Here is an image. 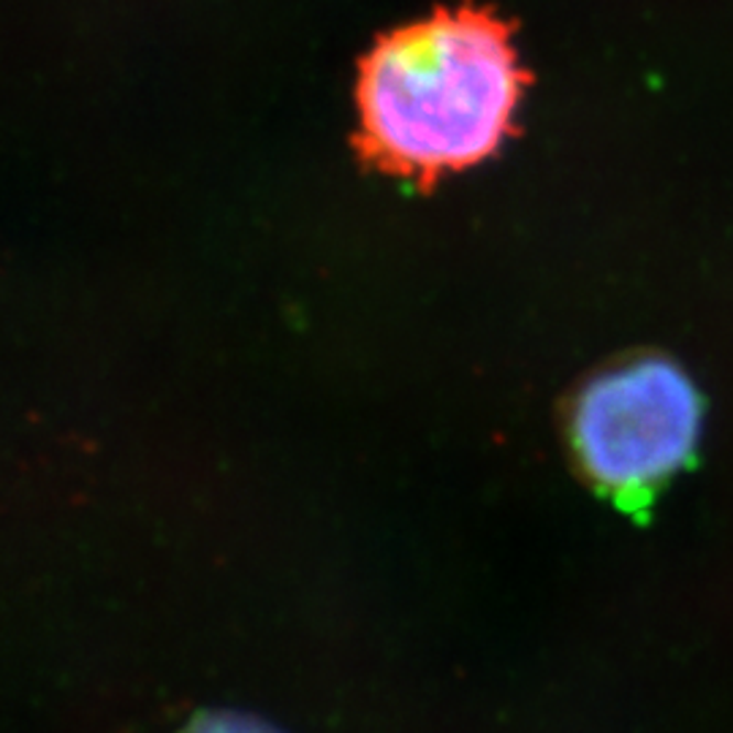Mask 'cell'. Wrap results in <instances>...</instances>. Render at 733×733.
I'll return each mask as SVG.
<instances>
[{
  "label": "cell",
  "mask_w": 733,
  "mask_h": 733,
  "mask_svg": "<svg viewBox=\"0 0 733 733\" xmlns=\"http://www.w3.org/2000/svg\"><path fill=\"white\" fill-rule=\"evenodd\" d=\"M521 90L511 31L495 11L438 9L365 55L356 144L386 174L435 183L495 155Z\"/></svg>",
  "instance_id": "cell-1"
},
{
  "label": "cell",
  "mask_w": 733,
  "mask_h": 733,
  "mask_svg": "<svg viewBox=\"0 0 733 733\" xmlns=\"http://www.w3.org/2000/svg\"><path fill=\"white\" fill-rule=\"evenodd\" d=\"M698 435L701 397L688 375L660 356L597 373L568 413V440L584 476L627 503L688 465Z\"/></svg>",
  "instance_id": "cell-2"
},
{
  "label": "cell",
  "mask_w": 733,
  "mask_h": 733,
  "mask_svg": "<svg viewBox=\"0 0 733 733\" xmlns=\"http://www.w3.org/2000/svg\"><path fill=\"white\" fill-rule=\"evenodd\" d=\"M187 733H280L274 731L272 725L258 723L254 718H245V714H207L198 723L191 725Z\"/></svg>",
  "instance_id": "cell-3"
}]
</instances>
